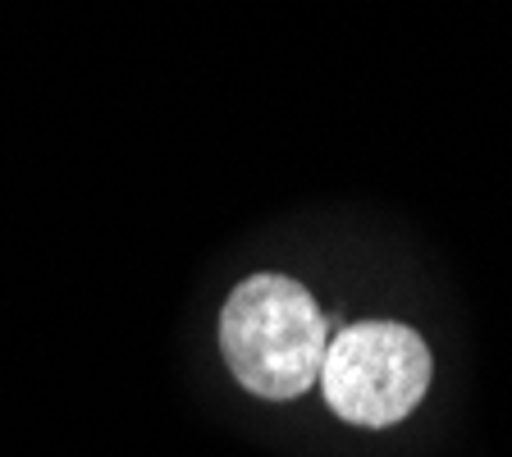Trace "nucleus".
<instances>
[{
	"label": "nucleus",
	"mask_w": 512,
	"mask_h": 457,
	"mask_svg": "<svg viewBox=\"0 0 512 457\" xmlns=\"http://www.w3.org/2000/svg\"><path fill=\"white\" fill-rule=\"evenodd\" d=\"M330 320L293 275H247L220 307V352L252 398L293 403L320 380Z\"/></svg>",
	"instance_id": "obj_1"
},
{
	"label": "nucleus",
	"mask_w": 512,
	"mask_h": 457,
	"mask_svg": "<svg viewBox=\"0 0 512 457\" xmlns=\"http://www.w3.org/2000/svg\"><path fill=\"white\" fill-rule=\"evenodd\" d=\"M320 389L339 421L384 430L416 412L430 389L426 339L398 320H362L330 339Z\"/></svg>",
	"instance_id": "obj_2"
}]
</instances>
